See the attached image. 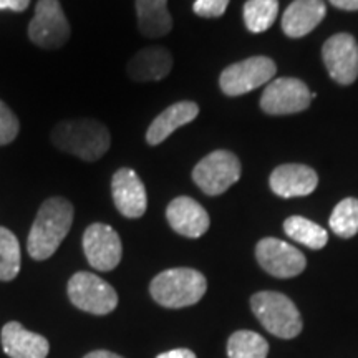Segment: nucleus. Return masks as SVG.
<instances>
[{
    "instance_id": "obj_1",
    "label": "nucleus",
    "mask_w": 358,
    "mask_h": 358,
    "mask_svg": "<svg viewBox=\"0 0 358 358\" xmlns=\"http://www.w3.org/2000/svg\"><path fill=\"white\" fill-rule=\"evenodd\" d=\"M73 206L64 198H50L38 209L30 229L27 249L35 261L52 257L64 243L73 222Z\"/></svg>"
},
{
    "instance_id": "obj_2",
    "label": "nucleus",
    "mask_w": 358,
    "mask_h": 358,
    "mask_svg": "<svg viewBox=\"0 0 358 358\" xmlns=\"http://www.w3.org/2000/svg\"><path fill=\"white\" fill-rule=\"evenodd\" d=\"M52 143L65 153L93 163L110 150L111 140L108 128L96 120H70L53 128Z\"/></svg>"
},
{
    "instance_id": "obj_3",
    "label": "nucleus",
    "mask_w": 358,
    "mask_h": 358,
    "mask_svg": "<svg viewBox=\"0 0 358 358\" xmlns=\"http://www.w3.org/2000/svg\"><path fill=\"white\" fill-rule=\"evenodd\" d=\"M208 289V282L194 268L178 267L161 272L151 280L150 292L156 303L166 308H182L198 303Z\"/></svg>"
},
{
    "instance_id": "obj_4",
    "label": "nucleus",
    "mask_w": 358,
    "mask_h": 358,
    "mask_svg": "<svg viewBox=\"0 0 358 358\" xmlns=\"http://www.w3.org/2000/svg\"><path fill=\"white\" fill-rule=\"evenodd\" d=\"M250 308L262 327L279 338H294L302 332V319L287 295L264 290L250 299Z\"/></svg>"
},
{
    "instance_id": "obj_5",
    "label": "nucleus",
    "mask_w": 358,
    "mask_h": 358,
    "mask_svg": "<svg viewBox=\"0 0 358 358\" xmlns=\"http://www.w3.org/2000/svg\"><path fill=\"white\" fill-rule=\"evenodd\" d=\"M243 174L241 161L234 153L217 150L204 156L192 169V179L204 194L219 196L236 185Z\"/></svg>"
},
{
    "instance_id": "obj_6",
    "label": "nucleus",
    "mask_w": 358,
    "mask_h": 358,
    "mask_svg": "<svg viewBox=\"0 0 358 358\" xmlns=\"http://www.w3.org/2000/svg\"><path fill=\"white\" fill-rule=\"evenodd\" d=\"M69 297L80 310L106 315L118 306V294L108 282L92 272H77L69 280Z\"/></svg>"
},
{
    "instance_id": "obj_7",
    "label": "nucleus",
    "mask_w": 358,
    "mask_h": 358,
    "mask_svg": "<svg viewBox=\"0 0 358 358\" xmlns=\"http://www.w3.org/2000/svg\"><path fill=\"white\" fill-rule=\"evenodd\" d=\"M29 37L47 50L60 48L69 42L70 25L58 0H38L29 25Z\"/></svg>"
},
{
    "instance_id": "obj_8",
    "label": "nucleus",
    "mask_w": 358,
    "mask_h": 358,
    "mask_svg": "<svg viewBox=\"0 0 358 358\" xmlns=\"http://www.w3.org/2000/svg\"><path fill=\"white\" fill-rule=\"evenodd\" d=\"M275 70V64L271 58L250 57L227 66L221 73L219 85L227 96H241L271 82Z\"/></svg>"
},
{
    "instance_id": "obj_9",
    "label": "nucleus",
    "mask_w": 358,
    "mask_h": 358,
    "mask_svg": "<svg viewBox=\"0 0 358 358\" xmlns=\"http://www.w3.org/2000/svg\"><path fill=\"white\" fill-rule=\"evenodd\" d=\"M256 259L267 274L290 279L302 274L307 267L306 256L294 245L275 237H266L256 245Z\"/></svg>"
},
{
    "instance_id": "obj_10",
    "label": "nucleus",
    "mask_w": 358,
    "mask_h": 358,
    "mask_svg": "<svg viewBox=\"0 0 358 358\" xmlns=\"http://www.w3.org/2000/svg\"><path fill=\"white\" fill-rule=\"evenodd\" d=\"M310 101L312 93L302 80L277 78L264 90L261 108L267 115H292L307 110Z\"/></svg>"
},
{
    "instance_id": "obj_11",
    "label": "nucleus",
    "mask_w": 358,
    "mask_h": 358,
    "mask_svg": "<svg viewBox=\"0 0 358 358\" xmlns=\"http://www.w3.org/2000/svg\"><path fill=\"white\" fill-rule=\"evenodd\" d=\"M83 250L93 268L101 272L113 271L122 261V239L108 224L95 222L85 231Z\"/></svg>"
},
{
    "instance_id": "obj_12",
    "label": "nucleus",
    "mask_w": 358,
    "mask_h": 358,
    "mask_svg": "<svg viewBox=\"0 0 358 358\" xmlns=\"http://www.w3.org/2000/svg\"><path fill=\"white\" fill-rule=\"evenodd\" d=\"M322 58L332 80L352 85L358 78V43L350 34H337L322 47Z\"/></svg>"
},
{
    "instance_id": "obj_13",
    "label": "nucleus",
    "mask_w": 358,
    "mask_h": 358,
    "mask_svg": "<svg viewBox=\"0 0 358 358\" xmlns=\"http://www.w3.org/2000/svg\"><path fill=\"white\" fill-rule=\"evenodd\" d=\"M111 196L124 217L136 219L146 213L148 196L143 181L133 169L122 168L111 179Z\"/></svg>"
},
{
    "instance_id": "obj_14",
    "label": "nucleus",
    "mask_w": 358,
    "mask_h": 358,
    "mask_svg": "<svg viewBox=\"0 0 358 358\" xmlns=\"http://www.w3.org/2000/svg\"><path fill=\"white\" fill-rule=\"evenodd\" d=\"M268 185L274 194L280 198H301L315 191L319 176L306 164H282L272 171Z\"/></svg>"
},
{
    "instance_id": "obj_15",
    "label": "nucleus",
    "mask_w": 358,
    "mask_h": 358,
    "mask_svg": "<svg viewBox=\"0 0 358 358\" xmlns=\"http://www.w3.org/2000/svg\"><path fill=\"white\" fill-rule=\"evenodd\" d=\"M166 219L178 234L198 239L209 229V216L198 201L187 196L173 199L166 209Z\"/></svg>"
},
{
    "instance_id": "obj_16",
    "label": "nucleus",
    "mask_w": 358,
    "mask_h": 358,
    "mask_svg": "<svg viewBox=\"0 0 358 358\" xmlns=\"http://www.w3.org/2000/svg\"><path fill=\"white\" fill-rule=\"evenodd\" d=\"M327 13L324 0H294L282 15V30L290 38L310 34Z\"/></svg>"
},
{
    "instance_id": "obj_17",
    "label": "nucleus",
    "mask_w": 358,
    "mask_h": 358,
    "mask_svg": "<svg viewBox=\"0 0 358 358\" xmlns=\"http://www.w3.org/2000/svg\"><path fill=\"white\" fill-rule=\"evenodd\" d=\"M2 347L10 358H47L50 350L47 338L29 332L19 322H8L3 327Z\"/></svg>"
},
{
    "instance_id": "obj_18",
    "label": "nucleus",
    "mask_w": 358,
    "mask_h": 358,
    "mask_svg": "<svg viewBox=\"0 0 358 358\" xmlns=\"http://www.w3.org/2000/svg\"><path fill=\"white\" fill-rule=\"evenodd\" d=\"M173 69V57L164 47H146L128 64V75L136 82H158Z\"/></svg>"
},
{
    "instance_id": "obj_19",
    "label": "nucleus",
    "mask_w": 358,
    "mask_h": 358,
    "mask_svg": "<svg viewBox=\"0 0 358 358\" xmlns=\"http://www.w3.org/2000/svg\"><path fill=\"white\" fill-rule=\"evenodd\" d=\"M199 115V106L194 101H178L168 106L163 113H159L153 120L146 131L148 145H161L169 134L176 131L178 128L191 123Z\"/></svg>"
},
{
    "instance_id": "obj_20",
    "label": "nucleus",
    "mask_w": 358,
    "mask_h": 358,
    "mask_svg": "<svg viewBox=\"0 0 358 358\" xmlns=\"http://www.w3.org/2000/svg\"><path fill=\"white\" fill-rule=\"evenodd\" d=\"M138 25L143 35L156 38L171 32L173 19L168 12V0H136Z\"/></svg>"
},
{
    "instance_id": "obj_21",
    "label": "nucleus",
    "mask_w": 358,
    "mask_h": 358,
    "mask_svg": "<svg viewBox=\"0 0 358 358\" xmlns=\"http://www.w3.org/2000/svg\"><path fill=\"white\" fill-rule=\"evenodd\" d=\"M284 231L295 243L313 250L325 248L327 243H329V234H327L324 227L302 216H292L285 219Z\"/></svg>"
},
{
    "instance_id": "obj_22",
    "label": "nucleus",
    "mask_w": 358,
    "mask_h": 358,
    "mask_svg": "<svg viewBox=\"0 0 358 358\" xmlns=\"http://www.w3.org/2000/svg\"><path fill=\"white\" fill-rule=\"evenodd\" d=\"M267 340L252 330H237L227 342L229 358H267Z\"/></svg>"
},
{
    "instance_id": "obj_23",
    "label": "nucleus",
    "mask_w": 358,
    "mask_h": 358,
    "mask_svg": "<svg viewBox=\"0 0 358 358\" xmlns=\"http://www.w3.org/2000/svg\"><path fill=\"white\" fill-rule=\"evenodd\" d=\"M279 13V0H248L244 6V24L249 32L262 34L274 24Z\"/></svg>"
},
{
    "instance_id": "obj_24",
    "label": "nucleus",
    "mask_w": 358,
    "mask_h": 358,
    "mask_svg": "<svg viewBox=\"0 0 358 358\" xmlns=\"http://www.w3.org/2000/svg\"><path fill=\"white\" fill-rule=\"evenodd\" d=\"M20 272V244L7 227H0V280H13Z\"/></svg>"
},
{
    "instance_id": "obj_25",
    "label": "nucleus",
    "mask_w": 358,
    "mask_h": 358,
    "mask_svg": "<svg viewBox=\"0 0 358 358\" xmlns=\"http://www.w3.org/2000/svg\"><path fill=\"white\" fill-rule=\"evenodd\" d=\"M330 227L338 237L350 239L358 232V199L345 198L335 206L330 216Z\"/></svg>"
},
{
    "instance_id": "obj_26",
    "label": "nucleus",
    "mask_w": 358,
    "mask_h": 358,
    "mask_svg": "<svg viewBox=\"0 0 358 358\" xmlns=\"http://www.w3.org/2000/svg\"><path fill=\"white\" fill-rule=\"evenodd\" d=\"M20 123L13 111L0 100V146H6L17 138Z\"/></svg>"
},
{
    "instance_id": "obj_27",
    "label": "nucleus",
    "mask_w": 358,
    "mask_h": 358,
    "mask_svg": "<svg viewBox=\"0 0 358 358\" xmlns=\"http://www.w3.org/2000/svg\"><path fill=\"white\" fill-rule=\"evenodd\" d=\"M229 0H196L192 10L196 15L204 17V19H216L226 12Z\"/></svg>"
},
{
    "instance_id": "obj_28",
    "label": "nucleus",
    "mask_w": 358,
    "mask_h": 358,
    "mask_svg": "<svg viewBox=\"0 0 358 358\" xmlns=\"http://www.w3.org/2000/svg\"><path fill=\"white\" fill-rule=\"evenodd\" d=\"M30 6V0H0V10L24 12Z\"/></svg>"
},
{
    "instance_id": "obj_29",
    "label": "nucleus",
    "mask_w": 358,
    "mask_h": 358,
    "mask_svg": "<svg viewBox=\"0 0 358 358\" xmlns=\"http://www.w3.org/2000/svg\"><path fill=\"white\" fill-rule=\"evenodd\" d=\"M156 358H196V355L191 350H187V348H176V350L159 353Z\"/></svg>"
},
{
    "instance_id": "obj_30",
    "label": "nucleus",
    "mask_w": 358,
    "mask_h": 358,
    "mask_svg": "<svg viewBox=\"0 0 358 358\" xmlns=\"http://www.w3.org/2000/svg\"><path fill=\"white\" fill-rule=\"evenodd\" d=\"M330 3L340 10H358V0H330Z\"/></svg>"
},
{
    "instance_id": "obj_31",
    "label": "nucleus",
    "mask_w": 358,
    "mask_h": 358,
    "mask_svg": "<svg viewBox=\"0 0 358 358\" xmlns=\"http://www.w3.org/2000/svg\"><path fill=\"white\" fill-rule=\"evenodd\" d=\"M85 358H123L120 355H116V353H111V352H106V350H96V352H92L88 353Z\"/></svg>"
}]
</instances>
